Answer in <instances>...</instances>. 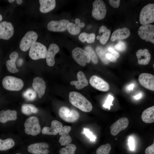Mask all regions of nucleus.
I'll list each match as a JSON object with an SVG mask.
<instances>
[{
	"mask_svg": "<svg viewBox=\"0 0 154 154\" xmlns=\"http://www.w3.org/2000/svg\"><path fill=\"white\" fill-rule=\"evenodd\" d=\"M70 102L74 106L85 112H89L92 109L91 102L82 95L78 92H71L69 94Z\"/></svg>",
	"mask_w": 154,
	"mask_h": 154,
	"instance_id": "1",
	"label": "nucleus"
},
{
	"mask_svg": "<svg viewBox=\"0 0 154 154\" xmlns=\"http://www.w3.org/2000/svg\"><path fill=\"white\" fill-rule=\"evenodd\" d=\"M139 21L143 25L149 24L154 22L153 3H149L142 8L140 14Z\"/></svg>",
	"mask_w": 154,
	"mask_h": 154,
	"instance_id": "2",
	"label": "nucleus"
},
{
	"mask_svg": "<svg viewBox=\"0 0 154 154\" xmlns=\"http://www.w3.org/2000/svg\"><path fill=\"white\" fill-rule=\"evenodd\" d=\"M2 83L5 89L10 91H19L24 86V83L22 80L11 76L5 77Z\"/></svg>",
	"mask_w": 154,
	"mask_h": 154,
	"instance_id": "3",
	"label": "nucleus"
},
{
	"mask_svg": "<svg viewBox=\"0 0 154 154\" xmlns=\"http://www.w3.org/2000/svg\"><path fill=\"white\" fill-rule=\"evenodd\" d=\"M25 133L33 136L36 135L40 133L41 127L38 118L35 116H31L28 118L24 123Z\"/></svg>",
	"mask_w": 154,
	"mask_h": 154,
	"instance_id": "4",
	"label": "nucleus"
},
{
	"mask_svg": "<svg viewBox=\"0 0 154 154\" xmlns=\"http://www.w3.org/2000/svg\"><path fill=\"white\" fill-rule=\"evenodd\" d=\"M46 47L38 42H35L30 48L29 55L33 60L46 58L47 52Z\"/></svg>",
	"mask_w": 154,
	"mask_h": 154,
	"instance_id": "5",
	"label": "nucleus"
},
{
	"mask_svg": "<svg viewBox=\"0 0 154 154\" xmlns=\"http://www.w3.org/2000/svg\"><path fill=\"white\" fill-rule=\"evenodd\" d=\"M72 55L74 60L80 65L84 66L90 61L88 53L83 49L78 47L75 48L72 51Z\"/></svg>",
	"mask_w": 154,
	"mask_h": 154,
	"instance_id": "6",
	"label": "nucleus"
},
{
	"mask_svg": "<svg viewBox=\"0 0 154 154\" xmlns=\"http://www.w3.org/2000/svg\"><path fill=\"white\" fill-rule=\"evenodd\" d=\"M38 37L37 33L33 31L27 32L21 40L19 47L23 51L28 50L36 42Z\"/></svg>",
	"mask_w": 154,
	"mask_h": 154,
	"instance_id": "7",
	"label": "nucleus"
},
{
	"mask_svg": "<svg viewBox=\"0 0 154 154\" xmlns=\"http://www.w3.org/2000/svg\"><path fill=\"white\" fill-rule=\"evenodd\" d=\"M92 16L98 20H101L105 17L107 9L104 2L101 0H96L92 3Z\"/></svg>",
	"mask_w": 154,
	"mask_h": 154,
	"instance_id": "8",
	"label": "nucleus"
},
{
	"mask_svg": "<svg viewBox=\"0 0 154 154\" xmlns=\"http://www.w3.org/2000/svg\"><path fill=\"white\" fill-rule=\"evenodd\" d=\"M59 115L63 120L68 122L75 121L80 116L79 114L77 111L70 109L65 106L62 107L60 108Z\"/></svg>",
	"mask_w": 154,
	"mask_h": 154,
	"instance_id": "9",
	"label": "nucleus"
},
{
	"mask_svg": "<svg viewBox=\"0 0 154 154\" xmlns=\"http://www.w3.org/2000/svg\"><path fill=\"white\" fill-rule=\"evenodd\" d=\"M138 34L142 39L154 43V26L147 24L141 26L139 28Z\"/></svg>",
	"mask_w": 154,
	"mask_h": 154,
	"instance_id": "10",
	"label": "nucleus"
},
{
	"mask_svg": "<svg viewBox=\"0 0 154 154\" xmlns=\"http://www.w3.org/2000/svg\"><path fill=\"white\" fill-rule=\"evenodd\" d=\"M14 33V28L11 22L4 21L0 23V39L8 40Z\"/></svg>",
	"mask_w": 154,
	"mask_h": 154,
	"instance_id": "11",
	"label": "nucleus"
},
{
	"mask_svg": "<svg viewBox=\"0 0 154 154\" xmlns=\"http://www.w3.org/2000/svg\"><path fill=\"white\" fill-rule=\"evenodd\" d=\"M129 123V120L126 117L119 118L110 127L111 133L113 136L117 135L120 131L127 127Z\"/></svg>",
	"mask_w": 154,
	"mask_h": 154,
	"instance_id": "12",
	"label": "nucleus"
},
{
	"mask_svg": "<svg viewBox=\"0 0 154 154\" xmlns=\"http://www.w3.org/2000/svg\"><path fill=\"white\" fill-rule=\"evenodd\" d=\"M49 145L45 142L33 143L27 147L28 151L33 154H48L49 152Z\"/></svg>",
	"mask_w": 154,
	"mask_h": 154,
	"instance_id": "13",
	"label": "nucleus"
},
{
	"mask_svg": "<svg viewBox=\"0 0 154 154\" xmlns=\"http://www.w3.org/2000/svg\"><path fill=\"white\" fill-rule=\"evenodd\" d=\"M138 80L140 84L145 88L154 91V76L151 74L144 73L140 74Z\"/></svg>",
	"mask_w": 154,
	"mask_h": 154,
	"instance_id": "14",
	"label": "nucleus"
},
{
	"mask_svg": "<svg viewBox=\"0 0 154 154\" xmlns=\"http://www.w3.org/2000/svg\"><path fill=\"white\" fill-rule=\"evenodd\" d=\"M89 82L92 86L99 90L106 92L109 90V84L103 79L96 76H92Z\"/></svg>",
	"mask_w": 154,
	"mask_h": 154,
	"instance_id": "15",
	"label": "nucleus"
},
{
	"mask_svg": "<svg viewBox=\"0 0 154 154\" xmlns=\"http://www.w3.org/2000/svg\"><path fill=\"white\" fill-rule=\"evenodd\" d=\"M69 21L66 19H62L59 21H52L48 23L47 28L50 31L62 32L67 29V26Z\"/></svg>",
	"mask_w": 154,
	"mask_h": 154,
	"instance_id": "16",
	"label": "nucleus"
},
{
	"mask_svg": "<svg viewBox=\"0 0 154 154\" xmlns=\"http://www.w3.org/2000/svg\"><path fill=\"white\" fill-rule=\"evenodd\" d=\"M50 127H44L42 130V133L45 135H56L63 127V125L60 122L53 120L51 123Z\"/></svg>",
	"mask_w": 154,
	"mask_h": 154,
	"instance_id": "17",
	"label": "nucleus"
},
{
	"mask_svg": "<svg viewBox=\"0 0 154 154\" xmlns=\"http://www.w3.org/2000/svg\"><path fill=\"white\" fill-rule=\"evenodd\" d=\"M71 129V126L65 125L62 127L58 133L60 136L59 142L61 145L66 146L71 142L72 139L69 135Z\"/></svg>",
	"mask_w": 154,
	"mask_h": 154,
	"instance_id": "18",
	"label": "nucleus"
},
{
	"mask_svg": "<svg viewBox=\"0 0 154 154\" xmlns=\"http://www.w3.org/2000/svg\"><path fill=\"white\" fill-rule=\"evenodd\" d=\"M59 50V46L55 44L52 43L49 45L46 57V63L48 66H52L54 65L55 56Z\"/></svg>",
	"mask_w": 154,
	"mask_h": 154,
	"instance_id": "19",
	"label": "nucleus"
},
{
	"mask_svg": "<svg viewBox=\"0 0 154 154\" xmlns=\"http://www.w3.org/2000/svg\"><path fill=\"white\" fill-rule=\"evenodd\" d=\"M33 87L38 93V97L41 98L45 92L46 86L45 81L40 77H36L33 80Z\"/></svg>",
	"mask_w": 154,
	"mask_h": 154,
	"instance_id": "20",
	"label": "nucleus"
},
{
	"mask_svg": "<svg viewBox=\"0 0 154 154\" xmlns=\"http://www.w3.org/2000/svg\"><path fill=\"white\" fill-rule=\"evenodd\" d=\"M130 34V31L127 28L118 29L113 33L110 40L112 41H114L117 40L125 39L129 37Z\"/></svg>",
	"mask_w": 154,
	"mask_h": 154,
	"instance_id": "21",
	"label": "nucleus"
},
{
	"mask_svg": "<svg viewBox=\"0 0 154 154\" xmlns=\"http://www.w3.org/2000/svg\"><path fill=\"white\" fill-rule=\"evenodd\" d=\"M136 55L139 64L147 65L150 60L151 55L147 49H139L137 51Z\"/></svg>",
	"mask_w": 154,
	"mask_h": 154,
	"instance_id": "22",
	"label": "nucleus"
},
{
	"mask_svg": "<svg viewBox=\"0 0 154 154\" xmlns=\"http://www.w3.org/2000/svg\"><path fill=\"white\" fill-rule=\"evenodd\" d=\"M78 80L73 81L70 82L71 85H74L78 90L82 89L87 86L88 84L86 76L83 72L81 71L78 72L77 74Z\"/></svg>",
	"mask_w": 154,
	"mask_h": 154,
	"instance_id": "23",
	"label": "nucleus"
},
{
	"mask_svg": "<svg viewBox=\"0 0 154 154\" xmlns=\"http://www.w3.org/2000/svg\"><path fill=\"white\" fill-rule=\"evenodd\" d=\"M17 119V112L15 110H7L0 111V122L5 123L8 121Z\"/></svg>",
	"mask_w": 154,
	"mask_h": 154,
	"instance_id": "24",
	"label": "nucleus"
},
{
	"mask_svg": "<svg viewBox=\"0 0 154 154\" xmlns=\"http://www.w3.org/2000/svg\"><path fill=\"white\" fill-rule=\"evenodd\" d=\"M40 5V11L43 13H46L53 9L56 3L55 0H39Z\"/></svg>",
	"mask_w": 154,
	"mask_h": 154,
	"instance_id": "25",
	"label": "nucleus"
},
{
	"mask_svg": "<svg viewBox=\"0 0 154 154\" xmlns=\"http://www.w3.org/2000/svg\"><path fill=\"white\" fill-rule=\"evenodd\" d=\"M18 54L16 52H13L9 55L10 60L6 63V66L8 71L11 73H14L19 71L16 67L15 62L18 56Z\"/></svg>",
	"mask_w": 154,
	"mask_h": 154,
	"instance_id": "26",
	"label": "nucleus"
},
{
	"mask_svg": "<svg viewBox=\"0 0 154 154\" xmlns=\"http://www.w3.org/2000/svg\"><path fill=\"white\" fill-rule=\"evenodd\" d=\"M142 120L146 123H151L154 121V106L145 109L141 115Z\"/></svg>",
	"mask_w": 154,
	"mask_h": 154,
	"instance_id": "27",
	"label": "nucleus"
},
{
	"mask_svg": "<svg viewBox=\"0 0 154 154\" xmlns=\"http://www.w3.org/2000/svg\"><path fill=\"white\" fill-rule=\"evenodd\" d=\"M100 35L98 36L96 38L99 40L100 42L102 44H105L108 40L111 34L110 31L104 25L101 26L99 29Z\"/></svg>",
	"mask_w": 154,
	"mask_h": 154,
	"instance_id": "28",
	"label": "nucleus"
},
{
	"mask_svg": "<svg viewBox=\"0 0 154 154\" xmlns=\"http://www.w3.org/2000/svg\"><path fill=\"white\" fill-rule=\"evenodd\" d=\"M85 24L83 22L80 24L69 23L67 26V29L70 34L73 35L78 34L80 31L81 28L84 27Z\"/></svg>",
	"mask_w": 154,
	"mask_h": 154,
	"instance_id": "29",
	"label": "nucleus"
},
{
	"mask_svg": "<svg viewBox=\"0 0 154 154\" xmlns=\"http://www.w3.org/2000/svg\"><path fill=\"white\" fill-rule=\"evenodd\" d=\"M15 144V141L12 138H9L4 140L0 139V151L7 150L12 148Z\"/></svg>",
	"mask_w": 154,
	"mask_h": 154,
	"instance_id": "30",
	"label": "nucleus"
},
{
	"mask_svg": "<svg viewBox=\"0 0 154 154\" xmlns=\"http://www.w3.org/2000/svg\"><path fill=\"white\" fill-rule=\"evenodd\" d=\"M21 111L24 114L29 115L32 113H37L38 110L32 104H25L22 105L21 107Z\"/></svg>",
	"mask_w": 154,
	"mask_h": 154,
	"instance_id": "31",
	"label": "nucleus"
},
{
	"mask_svg": "<svg viewBox=\"0 0 154 154\" xmlns=\"http://www.w3.org/2000/svg\"><path fill=\"white\" fill-rule=\"evenodd\" d=\"M96 53L101 61L105 64L109 63V60L107 58L106 56V51L103 48L100 46H97L96 49Z\"/></svg>",
	"mask_w": 154,
	"mask_h": 154,
	"instance_id": "32",
	"label": "nucleus"
},
{
	"mask_svg": "<svg viewBox=\"0 0 154 154\" xmlns=\"http://www.w3.org/2000/svg\"><path fill=\"white\" fill-rule=\"evenodd\" d=\"M76 147L73 144H69L64 147L61 148L59 151V154H75Z\"/></svg>",
	"mask_w": 154,
	"mask_h": 154,
	"instance_id": "33",
	"label": "nucleus"
},
{
	"mask_svg": "<svg viewBox=\"0 0 154 154\" xmlns=\"http://www.w3.org/2000/svg\"><path fill=\"white\" fill-rule=\"evenodd\" d=\"M85 49L89 55L92 62L95 64H97L98 62V58L92 47L88 46L85 47Z\"/></svg>",
	"mask_w": 154,
	"mask_h": 154,
	"instance_id": "34",
	"label": "nucleus"
},
{
	"mask_svg": "<svg viewBox=\"0 0 154 154\" xmlns=\"http://www.w3.org/2000/svg\"><path fill=\"white\" fill-rule=\"evenodd\" d=\"M111 149V146L107 143L100 146L97 149L96 154H109Z\"/></svg>",
	"mask_w": 154,
	"mask_h": 154,
	"instance_id": "35",
	"label": "nucleus"
},
{
	"mask_svg": "<svg viewBox=\"0 0 154 154\" xmlns=\"http://www.w3.org/2000/svg\"><path fill=\"white\" fill-rule=\"evenodd\" d=\"M24 97L29 100H33L36 97V92L31 89H29L25 91L23 94Z\"/></svg>",
	"mask_w": 154,
	"mask_h": 154,
	"instance_id": "36",
	"label": "nucleus"
},
{
	"mask_svg": "<svg viewBox=\"0 0 154 154\" xmlns=\"http://www.w3.org/2000/svg\"><path fill=\"white\" fill-rule=\"evenodd\" d=\"M83 133L90 139V141H94L95 140L96 137L88 129L84 128Z\"/></svg>",
	"mask_w": 154,
	"mask_h": 154,
	"instance_id": "37",
	"label": "nucleus"
},
{
	"mask_svg": "<svg viewBox=\"0 0 154 154\" xmlns=\"http://www.w3.org/2000/svg\"><path fill=\"white\" fill-rule=\"evenodd\" d=\"M114 98L111 95L109 94L106 101L105 103L103 105L104 107L106 108H108L109 110L110 108V106L112 105V102Z\"/></svg>",
	"mask_w": 154,
	"mask_h": 154,
	"instance_id": "38",
	"label": "nucleus"
},
{
	"mask_svg": "<svg viewBox=\"0 0 154 154\" xmlns=\"http://www.w3.org/2000/svg\"><path fill=\"white\" fill-rule=\"evenodd\" d=\"M115 48L118 51L122 52L125 49L126 46L125 43L123 41H120L114 46Z\"/></svg>",
	"mask_w": 154,
	"mask_h": 154,
	"instance_id": "39",
	"label": "nucleus"
},
{
	"mask_svg": "<svg viewBox=\"0 0 154 154\" xmlns=\"http://www.w3.org/2000/svg\"><path fill=\"white\" fill-rule=\"evenodd\" d=\"M86 39L87 43H91L94 42V40L95 38V35L94 33H91L90 34L86 33Z\"/></svg>",
	"mask_w": 154,
	"mask_h": 154,
	"instance_id": "40",
	"label": "nucleus"
},
{
	"mask_svg": "<svg viewBox=\"0 0 154 154\" xmlns=\"http://www.w3.org/2000/svg\"><path fill=\"white\" fill-rule=\"evenodd\" d=\"M128 145L130 149L133 151L135 149V143L132 137H129L128 139Z\"/></svg>",
	"mask_w": 154,
	"mask_h": 154,
	"instance_id": "41",
	"label": "nucleus"
},
{
	"mask_svg": "<svg viewBox=\"0 0 154 154\" xmlns=\"http://www.w3.org/2000/svg\"><path fill=\"white\" fill-rule=\"evenodd\" d=\"M145 154H154V143L147 147L145 149Z\"/></svg>",
	"mask_w": 154,
	"mask_h": 154,
	"instance_id": "42",
	"label": "nucleus"
},
{
	"mask_svg": "<svg viewBox=\"0 0 154 154\" xmlns=\"http://www.w3.org/2000/svg\"><path fill=\"white\" fill-rule=\"evenodd\" d=\"M110 4L113 7L116 8H118L119 5L120 0H109Z\"/></svg>",
	"mask_w": 154,
	"mask_h": 154,
	"instance_id": "43",
	"label": "nucleus"
},
{
	"mask_svg": "<svg viewBox=\"0 0 154 154\" xmlns=\"http://www.w3.org/2000/svg\"><path fill=\"white\" fill-rule=\"evenodd\" d=\"M106 56L107 58L109 60L113 62L116 61L117 59L112 56L111 54L109 53H107L106 54Z\"/></svg>",
	"mask_w": 154,
	"mask_h": 154,
	"instance_id": "44",
	"label": "nucleus"
},
{
	"mask_svg": "<svg viewBox=\"0 0 154 154\" xmlns=\"http://www.w3.org/2000/svg\"><path fill=\"white\" fill-rule=\"evenodd\" d=\"M79 40L82 42H84L86 41V33H83L80 35L78 37Z\"/></svg>",
	"mask_w": 154,
	"mask_h": 154,
	"instance_id": "45",
	"label": "nucleus"
},
{
	"mask_svg": "<svg viewBox=\"0 0 154 154\" xmlns=\"http://www.w3.org/2000/svg\"><path fill=\"white\" fill-rule=\"evenodd\" d=\"M112 55L115 57L116 59H117L119 58V53L116 51L114 50L112 52H111Z\"/></svg>",
	"mask_w": 154,
	"mask_h": 154,
	"instance_id": "46",
	"label": "nucleus"
},
{
	"mask_svg": "<svg viewBox=\"0 0 154 154\" xmlns=\"http://www.w3.org/2000/svg\"><path fill=\"white\" fill-rule=\"evenodd\" d=\"M134 86V84H131L127 87V89L129 90H133Z\"/></svg>",
	"mask_w": 154,
	"mask_h": 154,
	"instance_id": "47",
	"label": "nucleus"
},
{
	"mask_svg": "<svg viewBox=\"0 0 154 154\" xmlns=\"http://www.w3.org/2000/svg\"><path fill=\"white\" fill-rule=\"evenodd\" d=\"M141 93H139L138 95L135 96L134 97V98L135 99L138 100L140 99L141 97Z\"/></svg>",
	"mask_w": 154,
	"mask_h": 154,
	"instance_id": "48",
	"label": "nucleus"
},
{
	"mask_svg": "<svg viewBox=\"0 0 154 154\" xmlns=\"http://www.w3.org/2000/svg\"><path fill=\"white\" fill-rule=\"evenodd\" d=\"M75 23L80 24V20L78 18H76L75 20Z\"/></svg>",
	"mask_w": 154,
	"mask_h": 154,
	"instance_id": "49",
	"label": "nucleus"
},
{
	"mask_svg": "<svg viewBox=\"0 0 154 154\" xmlns=\"http://www.w3.org/2000/svg\"><path fill=\"white\" fill-rule=\"evenodd\" d=\"M17 3L20 5L23 2V0H16Z\"/></svg>",
	"mask_w": 154,
	"mask_h": 154,
	"instance_id": "50",
	"label": "nucleus"
},
{
	"mask_svg": "<svg viewBox=\"0 0 154 154\" xmlns=\"http://www.w3.org/2000/svg\"><path fill=\"white\" fill-rule=\"evenodd\" d=\"M108 50L111 52H112L114 50V49L112 47H109L108 49Z\"/></svg>",
	"mask_w": 154,
	"mask_h": 154,
	"instance_id": "51",
	"label": "nucleus"
},
{
	"mask_svg": "<svg viewBox=\"0 0 154 154\" xmlns=\"http://www.w3.org/2000/svg\"><path fill=\"white\" fill-rule=\"evenodd\" d=\"M8 1L9 3H13L15 1V0H8Z\"/></svg>",
	"mask_w": 154,
	"mask_h": 154,
	"instance_id": "52",
	"label": "nucleus"
},
{
	"mask_svg": "<svg viewBox=\"0 0 154 154\" xmlns=\"http://www.w3.org/2000/svg\"><path fill=\"white\" fill-rule=\"evenodd\" d=\"M2 19V17L1 14H0V21H1Z\"/></svg>",
	"mask_w": 154,
	"mask_h": 154,
	"instance_id": "53",
	"label": "nucleus"
},
{
	"mask_svg": "<svg viewBox=\"0 0 154 154\" xmlns=\"http://www.w3.org/2000/svg\"><path fill=\"white\" fill-rule=\"evenodd\" d=\"M15 154H21L19 153H16Z\"/></svg>",
	"mask_w": 154,
	"mask_h": 154,
	"instance_id": "54",
	"label": "nucleus"
},
{
	"mask_svg": "<svg viewBox=\"0 0 154 154\" xmlns=\"http://www.w3.org/2000/svg\"><path fill=\"white\" fill-rule=\"evenodd\" d=\"M153 68L154 67V64H153Z\"/></svg>",
	"mask_w": 154,
	"mask_h": 154,
	"instance_id": "55",
	"label": "nucleus"
}]
</instances>
